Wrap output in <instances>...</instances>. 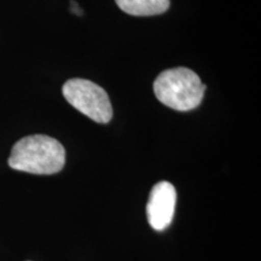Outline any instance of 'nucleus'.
Here are the masks:
<instances>
[{
  "label": "nucleus",
  "mask_w": 261,
  "mask_h": 261,
  "mask_svg": "<svg viewBox=\"0 0 261 261\" xmlns=\"http://www.w3.org/2000/svg\"><path fill=\"white\" fill-rule=\"evenodd\" d=\"M8 162L15 171L39 175L56 174L65 165V150L52 137L33 135L19 139L12 146Z\"/></svg>",
  "instance_id": "obj_1"
},
{
  "label": "nucleus",
  "mask_w": 261,
  "mask_h": 261,
  "mask_svg": "<svg viewBox=\"0 0 261 261\" xmlns=\"http://www.w3.org/2000/svg\"><path fill=\"white\" fill-rule=\"evenodd\" d=\"M205 86L197 74L179 67L162 71L154 83L155 96L162 104L178 112H189L200 106Z\"/></svg>",
  "instance_id": "obj_2"
},
{
  "label": "nucleus",
  "mask_w": 261,
  "mask_h": 261,
  "mask_svg": "<svg viewBox=\"0 0 261 261\" xmlns=\"http://www.w3.org/2000/svg\"><path fill=\"white\" fill-rule=\"evenodd\" d=\"M63 96L71 107L98 123H108L113 107L106 90L85 79H71L63 85Z\"/></svg>",
  "instance_id": "obj_3"
},
{
  "label": "nucleus",
  "mask_w": 261,
  "mask_h": 261,
  "mask_svg": "<svg viewBox=\"0 0 261 261\" xmlns=\"http://www.w3.org/2000/svg\"><path fill=\"white\" fill-rule=\"evenodd\" d=\"M177 203V191L171 182L160 181L154 185L146 204L149 225L155 231L166 230L173 220Z\"/></svg>",
  "instance_id": "obj_4"
},
{
  "label": "nucleus",
  "mask_w": 261,
  "mask_h": 261,
  "mask_svg": "<svg viewBox=\"0 0 261 261\" xmlns=\"http://www.w3.org/2000/svg\"><path fill=\"white\" fill-rule=\"evenodd\" d=\"M117 6L132 16H155L166 12L171 0H115Z\"/></svg>",
  "instance_id": "obj_5"
},
{
  "label": "nucleus",
  "mask_w": 261,
  "mask_h": 261,
  "mask_svg": "<svg viewBox=\"0 0 261 261\" xmlns=\"http://www.w3.org/2000/svg\"><path fill=\"white\" fill-rule=\"evenodd\" d=\"M70 5H71V11L73 12H75V14H77V15H81L83 14V11H81L80 10V8H79V5L76 4V2H73V0H71L70 2Z\"/></svg>",
  "instance_id": "obj_6"
}]
</instances>
